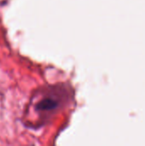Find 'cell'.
I'll list each match as a JSON object with an SVG mask.
<instances>
[{
    "label": "cell",
    "instance_id": "obj_1",
    "mask_svg": "<svg viewBox=\"0 0 145 146\" xmlns=\"http://www.w3.org/2000/svg\"><path fill=\"white\" fill-rule=\"evenodd\" d=\"M56 102L53 99H44L39 104L38 109L40 110H50L56 108Z\"/></svg>",
    "mask_w": 145,
    "mask_h": 146
}]
</instances>
